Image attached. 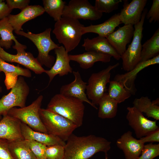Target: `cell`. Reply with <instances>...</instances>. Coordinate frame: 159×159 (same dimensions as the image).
I'll list each match as a JSON object with an SVG mask.
<instances>
[{"instance_id": "27", "label": "cell", "mask_w": 159, "mask_h": 159, "mask_svg": "<svg viewBox=\"0 0 159 159\" xmlns=\"http://www.w3.org/2000/svg\"><path fill=\"white\" fill-rule=\"evenodd\" d=\"M9 148L14 159H37L27 140L9 141Z\"/></svg>"}, {"instance_id": "25", "label": "cell", "mask_w": 159, "mask_h": 159, "mask_svg": "<svg viewBox=\"0 0 159 159\" xmlns=\"http://www.w3.org/2000/svg\"><path fill=\"white\" fill-rule=\"evenodd\" d=\"M119 16V13L115 14L101 24L83 26L81 30L82 35L88 33H93L97 34L98 36L106 37L114 32L115 28L121 23Z\"/></svg>"}, {"instance_id": "22", "label": "cell", "mask_w": 159, "mask_h": 159, "mask_svg": "<svg viewBox=\"0 0 159 159\" xmlns=\"http://www.w3.org/2000/svg\"><path fill=\"white\" fill-rule=\"evenodd\" d=\"M4 72L5 75L4 81L7 90L11 88L16 83L19 76L27 77H32L30 70L19 66H15L7 63L0 57V72Z\"/></svg>"}, {"instance_id": "24", "label": "cell", "mask_w": 159, "mask_h": 159, "mask_svg": "<svg viewBox=\"0 0 159 159\" xmlns=\"http://www.w3.org/2000/svg\"><path fill=\"white\" fill-rule=\"evenodd\" d=\"M69 57L70 61L77 62L81 68L87 69L92 67L97 62H109L112 56L109 54L96 52L87 51L78 54H69Z\"/></svg>"}, {"instance_id": "32", "label": "cell", "mask_w": 159, "mask_h": 159, "mask_svg": "<svg viewBox=\"0 0 159 159\" xmlns=\"http://www.w3.org/2000/svg\"><path fill=\"white\" fill-rule=\"evenodd\" d=\"M108 90L109 96L118 103H121L131 95L130 92L120 83L113 80L110 81Z\"/></svg>"}, {"instance_id": "42", "label": "cell", "mask_w": 159, "mask_h": 159, "mask_svg": "<svg viewBox=\"0 0 159 159\" xmlns=\"http://www.w3.org/2000/svg\"><path fill=\"white\" fill-rule=\"evenodd\" d=\"M2 92V87L0 86V93H1Z\"/></svg>"}, {"instance_id": "30", "label": "cell", "mask_w": 159, "mask_h": 159, "mask_svg": "<svg viewBox=\"0 0 159 159\" xmlns=\"http://www.w3.org/2000/svg\"><path fill=\"white\" fill-rule=\"evenodd\" d=\"M159 29L142 45L140 62L147 61L159 55Z\"/></svg>"}, {"instance_id": "40", "label": "cell", "mask_w": 159, "mask_h": 159, "mask_svg": "<svg viewBox=\"0 0 159 159\" xmlns=\"http://www.w3.org/2000/svg\"><path fill=\"white\" fill-rule=\"evenodd\" d=\"M139 139L143 143L159 142V128L149 132L145 136Z\"/></svg>"}, {"instance_id": "5", "label": "cell", "mask_w": 159, "mask_h": 159, "mask_svg": "<svg viewBox=\"0 0 159 159\" xmlns=\"http://www.w3.org/2000/svg\"><path fill=\"white\" fill-rule=\"evenodd\" d=\"M41 120L48 134L66 141L77 126L71 121L47 109L39 110Z\"/></svg>"}, {"instance_id": "20", "label": "cell", "mask_w": 159, "mask_h": 159, "mask_svg": "<svg viewBox=\"0 0 159 159\" xmlns=\"http://www.w3.org/2000/svg\"><path fill=\"white\" fill-rule=\"evenodd\" d=\"M45 11L40 5H29L19 14H10L7 17L14 32L21 31L23 25L27 21L43 14Z\"/></svg>"}, {"instance_id": "23", "label": "cell", "mask_w": 159, "mask_h": 159, "mask_svg": "<svg viewBox=\"0 0 159 159\" xmlns=\"http://www.w3.org/2000/svg\"><path fill=\"white\" fill-rule=\"evenodd\" d=\"M82 46L87 51H95L109 54L117 60L121 58V56L104 37L98 36L92 39H85Z\"/></svg>"}, {"instance_id": "1", "label": "cell", "mask_w": 159, "mask_h": 159, "mask_svg": "<svg viewBox=\"0 0 159 159\" xmlns=\"http://www.w3.org/2000/svg\"><path fill=\"white\" fill-rule=\"evenodd\" d=\"M66 142L63 159H88L99 152L107 154L111 142L93 135L78 136L72 134Z\"/></svg>"}, {"instance_id": "39", "label": "cell", "mask_w": 159, "mask_h": 159, "mask_svg": "<svg viewBox=\"0 0 159 159\" xmlns=\"http://www.w3.org/2000/svg\"><path fill=\"white\" fill-rule=\"evenodd\" d=\"M6 4L9 8L12 10L14 9L22 10L29 5V0H6Z\"/></svg>"}, {"instance_id": "18", "label": "cell", "mask_w": 159, "mask_h": 159, "mask_svg": "<svg viewBox=\"0 0 159 159\" xmlns=\"http://www.w3.org/2000/svg\"><path fill=\"white\" fill-rule=\"evenodd\" d=\"M117 146L123 152L126 159H136L141 154L145 145L139 139L132 135L128 131L124 133L116 141Z\"/></svg>"}, {"instance_id": "14", "label": "cell", "mask_w": 159, "mask_h": 159, "mask_svg": "<svg viewBox=\"0 0 159 159\" xmlns=\"http://www.w3.org/2000/svg\"><path fill=\"white\" fill-rule=\"evenodd\" d=\"M159 63V55L148 60L140 62L133 69L124 74H116L113 80L121 83L131 95H135L137 92L135 81L138 74L150 66Z\"/></svg>"}, {"instance_id": "41", "label": "cell", "mask_w": 159, "mask_h": 159, "mask_svg": "<svg viewBox=\"0 0 159 159\" xmlns=\"http://www.w3.org/2000/svg\"><path fill=\"white\" fill-rule=\"evenodd\" d=\"M12 10L8 7L4 1L0 3V20L7 17L10 14Z\"/></svg>"}, {"instance_id": "35", "label": "cell", "mask_w": 159, "mask_h": 159, "mask_svg": "<svg viewBox=\"0 0 159 159\" xmlns=\"http://www.w3.org/2000/svg\"><path fill=\"white\" fill-rule=\"evenodd\" d=\"M64 147L60 145H54L47 147L45 150L46 159H63Z\"/></svg>"}, {"instance_id": "26", "label": "cell", "mask_w": 159, "mask_h": 159, "mask_svg": "<svg viewBox=\"0 0 159 159\" xmlns=\"http://www.w3.org/2000/svg\"><path fill=\"white\" fill-rule=\"evenodd\" d=\"M14 29L9 23L7 17L0 20V46L6 49H10L13 41L15 44L13 46L14 49L24 47L25 45L19 43L13 34Z\"/></svg>"}, {"instance_id": "2", "label": "cell", "mask_w": 159, "mask_h": 159, "mask_svg": "<svg viewBox=\"0 0 159 159\" xmlns=\"http://www.w3.org/2000/svg\"><path fill=\"white\" fill-rule=\"evenodd\" d=\"M83 102L77 99L59 93L52 98L46 109L69 120L78 127L83 123L85 109Z\"/></svg>"}, {"instance_id": "29", "label": "cell", "mask_w": 159, "mask_h": 159, "mask_svg": "<svg viewBox=\"0 0 159 159\" xmlns=\"http://www.w3.org/2000/svg\"><path fill=\"white\" fill-rule=\"evenodd\" d=\"M118 103L105 93L100 100L98 113L99 117L110 119L114 117L117 111Z\"/></svg>"}, {"instance_id": "8", "label": "cell", "mask_w": 159, "mask_h": 159, "mask_svg": "<svg viewBox=\"0 0 159 159\" xmlns=\"http://www.w3.org/2000/svg\"><path fill=\"white\" fill-rule=\"evenodd\" d=\"M29 87L23 76H19L10 92L0 99V115L7 114L11 108L26 106Z\"/></svg>"}, {"instance_id": "17", "label": "cell", "mask_w": 159, "mask_h": 159, "mask_svg": "<svg viewBox=\"0 0 159 159\" xmlns=\"http://www.w3.org/2000/svg\"><path fill=\"white\" fill-rule=\"evenodd\" d=\"M56 55L55 62L50 69L46 70V73L49 76V81L47 87L54 77L57 75L62 77L72 73L73 69L70 65L69 54L64 47L59 46L54 49Z\"/></svg>"}, {"instance_id": "9", "label": "cell", "mask_w": 159, "mask_h": 159, "mask_svg": "<svg viewBox=\"0 0 159 159\" xmlns=\"http://www.w3.org/2000/svg\"><path fill=\"white\" fill-rule=\"evenodd\" d=\"M119 65V63L110 65L98 72L92 73L90 76L86 86V94L94 105H98L105 93L107 85L110 81L111 71Z\"/></svg>"}, {"instance_id": "10", "label": "cell", "mask_w": 159, "mask_h": 159, "mask_svg": "<svg viewBox=\"0 0 159 159\" xmlns=\"http://www.w3.org/2000/svg\"><path fill=\"white\" fill-rule=\"evenodd\" d=\"M102 15L87 0H71L65 5L62 17L95 21L100 19Z\"/></svg>"}, {"instance_id": "36", "label": "cell", "mask_w": 159, "mask_h": 159, "mask_svg": "<svg viewBox=\"0 0 159 159\" xmlns=\"http://www.w3.org/2000/svg\"><path fill=\"white\" fill-rule=\"evenodd\" d=\"M30 149L37 159H46L45 150L47 146L32 140H27Z\"/></svg>"}, {"instance_id": "33", "label": "cell", "mask_w": 159, "mask_h": 159, "mask_svg": "<svg viewBox=\"0 0 159 159\" xmlns=\"http://www.w3.org/2000/svg\"><path fill=\"white\" fill-rule=\"evenodd\" d=\"M122 0H96L95 6L96 10L102 13H110L118 9Z\"/></svg>"}, {"instance_id": "45", "label": "cell", "mask_w": 159, "mask_h": 159, "mask_svg": "<svg viewBox=\"0 0 159 159\" xmlns=\"http://www.w3.org/2000/svg\"><path fill=\"white\" fill-rule=\"evenodd\" d=\"M2 116L0 115V120L1 119V118H2Z\"/></svg>"}, {"instance_id": "13", "label": "cell", "mask_w": 159, "mask_h": 159, "mask_svg": "<svg viewBox=\"0 0 159 159\" xmlns=\"http://www.w3.org/2000/svg\"><path fill=\"white\" fill-rule=\"evenodd\" d=\"M123 8L119 13V17L121 23L124 25H135L140 20L147 0H132L130 3L124 1Z\"/></svg>"}, {"instance_id": "31", "label": "cell", "mask_w": 159, "mask_h": 159, "mask_svg": "<svg viewBox=\"0 0 159 159\" xmlns=\"http://www.w3.org/2000/svg\"><path fill=\"white\" fill-rule=\"evenodd\" d=\"M42 1L45 12L56 22L60 20L62 17L66 2L62 0H43Z\"/></svg>"}, {"instance_id": "12", "label": "cell", "mask_w": 159, "mask_h": 159, "mask_svg": "<svg viewBox=\"0 0 159 159\" xmlns=\"http://www.w3.org/2000/svg\"><path fill=\"white\" fill-rule=\"evenodd\" d=\"M127 110L126 118L137 138L143 137L150 131L158 127L156 120L148 119L134 107H127Z\"/></svg>"}, {"instance_id": "4", "label": "cell", "mask_w": 159, "mask_h": 159, "mask_svg": "<svg viewBox=\"0 0 159 159\" xmlns=\"http://www.w3.org/2000/svg\"><path fill=\"white\" fill-rule=\"evenodd\" d=\"M51 30L52 29L49 28L37 34L30 32L26 33L23 30L14 32L17 35L26 37L34 43L38 51L37 57L38 61L42 66L44 65L49 68L53 65L55 59L54 57L49 54V52L59 46L52 40L50 36Z\"/></svg>"}, {"instance_id": "7", "label": "cell", "mask_w": 159, "mask_h": 159, "mask_svg": "<svg viewBox=\"0 0 159 159\" xmlns=\"http://www.w3.org/2000/svg\"><path fill=\"white\" fill-rule=\"evenodd\" d=\"M148 11L147 8L144 9L140 21L134 25V32L132 41L121 56L122 68L127 72L133 69L140 62L143 26Z\"/></svg>"}, {"instance_id": "6", "label": "cell", "mask_w": 159, "mask_h": 159, "mask_svg": "<svg viewBox=\"0 0 159 159\" xmlns=\"http://www.w3.org/2000/svg\"><path fill=\"white\" fill-rule=\"evenodd\" d=\"M43 98L42 95H40L27 106L13 107L7 114L17 119L35 131L48 133L39 115Z\"/></svg>"}, {"instance_id": "16", "label": "cell", "mask_w": 159, "mask_h": 159, "mask_svg": "<svg viewBox=\"0 0 159 159\" xmlns=\"http://www.w3.org/2000/svg\"><path fill=\"white\" fill-rule=\"evenodd\" d=\"M134 32L133 25H124L119 27L106 38L108 42L121 56L126 49L127 44L133 38Z\"/></svg>"}, {"instance_id": "19", "label": "cell", "mask_w": 159, "mask_h": 159, "mask_svg": "<svg viewBox=\"0 0 159 159\" xmlns=\"http://www.w3.org/2000/svg\"><path fill=\"white\" fill-rule=\"evenodd\" d=\"M21 122L8 114L3 116L0 120V138L9 142L24 140L21 133Z\"/></svg>"}, {"instance_id": "46", "label": "cell", "mask_w": 159, "mask_h": 159, "mask_svg": "<svg viewBox=\"0 0 159 159\" xmlns=\"http://www.w3.org/2000/svg\"></svg>"}, {"instance_id": "21", "label": "cell", "mask_w": 159, "mask_h": 159, "mask_svg": "<svg viewBox=\"0 0 159 159\" xmlns=\"http://www.w3.org/2000/svg\"><path fill=\"white\" fill-rule=\"evenodd\" d=\"M21 128L22 135L24 140H34L47 146L54 145L65 146V141L59 138L48 133L35 131L21 122Z\"/></svg>"}, {"instance_id": "38", "label": "cell", "mask_w": 159, "mask_h": 159, "mask_svg": "<svg viewBox=\"0 0 159 159\" xmlns=\"http://www.w3.org/2000/svg\"><path fill=\"white\" fill-rule=\"evenodd\" d=\"M0 159H14L9 148V141L0 138Z\"/></svg>"}, {"instance_id": "43", "label": "cell", "mask_w": 159, "mask_h": 159, "mask_svg": "<svg viewBox=\"0 0 159 159\" xmlns=\"http://www.w3.org/2000/svg\"><path fill=\"white\" fill-rule=\"evenodd\" d=\"M105 159H108V158H107V154H105Z\"/></svg>"}, {"instance_id": "37", "label": "cell", "mask_w": 159, "mask_h": 159, "mask_svg": "<svg viewBox=\"0 0 159 159\" xmlns=\"http://www.w3.org/2000/svg\"><path fill=\"white\" fill-rule=\"evenodd\" d=\"M149 22L151 23L159 21V0H153L151 6L146 15Z\"/></svg>"}, {"instance_id": "34", "label": "cell", "mask_w": 159, "mask_h": 159, "mask_svg": "<svg viewBox=\"0 0 159 159\" xmlns=\"http://www.w3.org/2000/svg\"><path fill=\"white\" fill-rule=\"evenodd\" d=\"M159 155V144L144 145L140 155L136 159H153Z\"/></svg>"}, {"instance_id": "15", "label": "cell", "mask_w": 159, "mask_h": 159, "mask_svg": "<svg viewBox=\"0 0 159 159\" xmlns=\"http://www.w3.org/2000/svg\"><path fill=\"white\" fill-rule=\"evenodd\" d=\"M72 73L74 77V80L70 83L62 85L60 89L59 94L77 99L97 109L96 106L89 100L85 92L87 83L82 80L79 71H73Z\"/></svg>"}, {"instance_id": "11", "label": "cell", "mask_w": 159, "mask_h": 159, "mask_svg": "<svg viewBox=\"0 0 159 159\" xmlns=\"http://www.w3.org/2000/svg\"><path fill=\"white\" fill-rule=\"evenodd\" d=\"M26 46L16 48L15 49L17 54H13L6 52L0 46V57L6 62L19 64L36 74L45 73L46 70L42 67L37 58L31 53L26 51Z\"/></svg>"}, {"instance_id": "3", "label": "cell", "mask_w": 159, "mask_h": 159, "mask_svg": "<svg viewBox=\"0 0 159 159\" xmlns=\"http://www.w3.org/2000/svg\"><path fill=\"white\" fill-rule=\"evenodd\" d=\"M84 26L78 20L62 17L55 23L52 32L68 52L79 44L82 35V28Z\"/></svg>"}, {"instance_id": "44", "label": "cell", "mask_w": 159, "mask_h": 159, "mask_svg": "<svg viewBox=\"0 0 159 159\" xmlns=\"http://www.w3.org/2000/svg\"><path fill=\"white\" fill-rule=\"evenodd\" d=\"M4 1V0H0V3L2 2L3 1Z\"/></svg>"}, {"instance_id": "28", "label": "cell", "mask_w": 159, "mask_h": 159, "mask_svg": "<svg viewBox=\"0 0 159 159\" xmlns=\"http://www.w3.org/2000/svg\"><path fill=\"white\" fill-rule=\"evenodd\" d=\"M133 104V107L145 113L148 117L152 118L156 121L159 120V106L154 103L148 97L135 98Z\"/></svg>"}]
</instances>
